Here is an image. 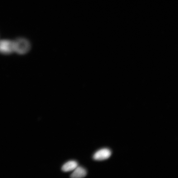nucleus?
I'll return each instance as SVG.
<instances>
[{"mask_svg":"<svg viewBox=\"0 0 178 178\" xmlns=\"http://www.w3.org/2000/svg\"><path fill=\"white\" fill-rule=\"evenodd\" d=\"M13 42L14 52L19 54H24L30 49L29 42L23 38H19Z\"/></svg>","mask_w":178,"mask_h":178,"instance_id":"1","label":"nucleus"},{"mask_svg":"<svg viewBox=\"0 0 178 178\" xmlns=\"http://www.w3.org/2000/svg\"><path fill=\"white\" fill-rule=\"evenodd\" d=\"M14 52L13 41L3 40L0 41V52L8 54Z\"/></svg>","mask_w":178,"mask_h":178,"instance_id":"2","label":"nucleus"},{"mask_svg":"<svg viewBox=\"0 0 178 178\" xmlns=\"http://www.w3.org/2000/svg\"><path fill=\"white\" fill-rule=\"evenodd\" d=\"M111 151L109 149H102L96 152L93 158L95 160L102 161L108 159L111 156Z\"/></svg>","mask_w":178,"mask_h":178,"instance_id":"3","label":"nucleus"},{"mask_svg":"<svg viewBox=\"0 0 178 178\" xmlns=\"http://www.w3.org/2000/svg\"><path fill=\"white\" fill-rule=\"evenodd\" d=\"M74 171L70 176V177L72 178H81L85 177L87 172L83 167H77L74 170Z\"/></svg>","mask_w":178,"mask_h":178,"instance_id":"4","label":"nucleus"},{"mask_svg":"<svg viewBox=\"0 0 178 178\" xmlns=\"http://www.w3.org/2000/svg\"><path fill=\"white\" fill-rule=\"evenodd\" d=\"M78 166V164L74 161L67 162L62 167V170L64 172H70L74 170Z\"/></svg>","mask_w":178,"mask_h":178,"instance_id":"5","label":"nucleus"}]
</instances>
